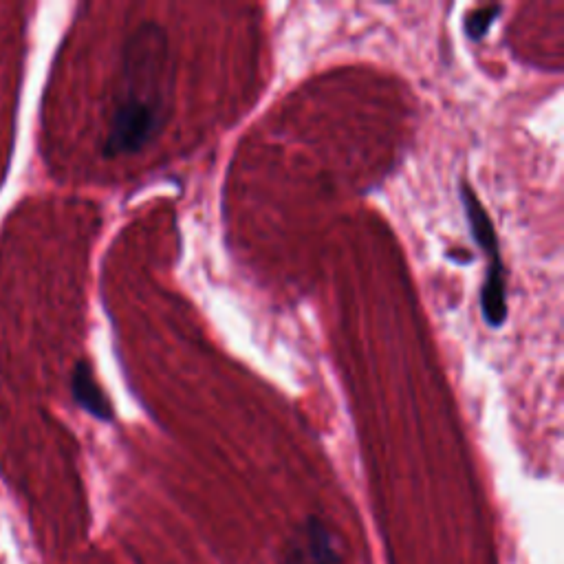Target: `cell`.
Segmentation results:
<instances>
[{
	"instance_id": "4",
	"label": "cell",
	"mask_w": 564,
	"mask_h": 564,
	"mask_svg": "<svg viewBox=\"0 0 564 564\" xmlns=\"http://www.w3.org/2000/svg\"><path fill=\"white\" fill-rule=\"evenodd\" d=\"M333 538L320 520L311 518L291 545L285 564H335Z\"/></svg>"
},
{
	"instance_id": "2",
	"label": "cell",
	"mask_w": 564,
	"mask_h": 564,
	"mask_svg": "<svg viewBox=\"0 0 564 564\" xmlns=\"http://www.w3.org/2000/svg\"><path fill=\"white\" fill-rule=\"evenodd\" d=\"M461 203L465 210V219L470 225V234L481 247V252L487 258V271L481 287V313L487 327L501 329L507 322L509 307H507V282H505V265L501 254V243H498L496 225L492 221L490 212L485 210L479 194H476L468 181L461 183Z\"/></svg>"
},
{
	"instance_id": "3",
	"label": "cell",
	"mask_w": 564,
	"mask_h": 564,
	"mask_svg": "<svg viewBox=\"0 0 564 564\" xmlns=\"http://www.w3.org/2000/svg\"><path fill=\"white\" fill-rule=\"evenodd\" d=\"M71 395L82 410L89 412L97 421L111 423L115 419V412L111 406V399L104 395V390L97 384L93 375V368L86 360H80L73 368L71 375Z\"/></svg>"
},
{
	"instance_id": "1",
	"label": "cell",
	"mask_w": 564,
	"mask_h": 564,
	"mask_svg": "<svg viewBox=\"0 0 564 564\" xmlns=\"http://www.w3.org/2000/svg\"><path fill=\"white\" fill-rule=\"evenodd\" d=\"M175 62L168 31L141 23L124 42L122 75L104 139V157L137 155L164 133L172 115Z\"/></svg>"
},
{
	"instance_id": "6",
	"label": "cell",
	"mask_w": 564,
	"mask_h": 564,
	"mask_svg": "<svg viewBox=\"0 0 564 564\" xmlns=\"http://www.w3.org/2000/svg\"><path fill=\"white\" fill-rule=\"evenodd\" d=\"M448 258L459 260V263H470V260H472L470 254H461V252H448Z\"/></svg>"
},
{
	"instance_id": "5",
	"label": "cell",
	"mask_w": 564,
	"mask_h": 564,
	"mask_svg": "<svg viewBox=\"0 0 564 564\" xmlns=\"http://www.w3.org/2000/svg\"><path fill=\"white\" fill-rule=\"evenodd\" d=\"M501 12H503L501 5H485V7L470 9L463 20L465 36L474 42H481L487 34H490V29L494 27L496 18L501 16Z\"/></svg>"
}]
</instances>
